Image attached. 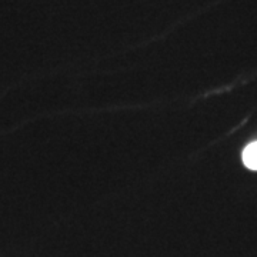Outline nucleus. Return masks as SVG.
Masks as SVG:
<instances>
[{
  "instance_id": "1",
  "label": "nucleus",
  "mask_w": 257,
  "mask_h": 257,
  "mask_svg": "<svg viewBox=\"0 0 257 257\" xmlns=\"http://www.w3.org/2000/svg\"><path fill=\"white\" fill-rule=\"evenodd\" d=\"M243 163L250 170H257V142L250 143L243 152Z\"/></svg>"
}]
</instances>
